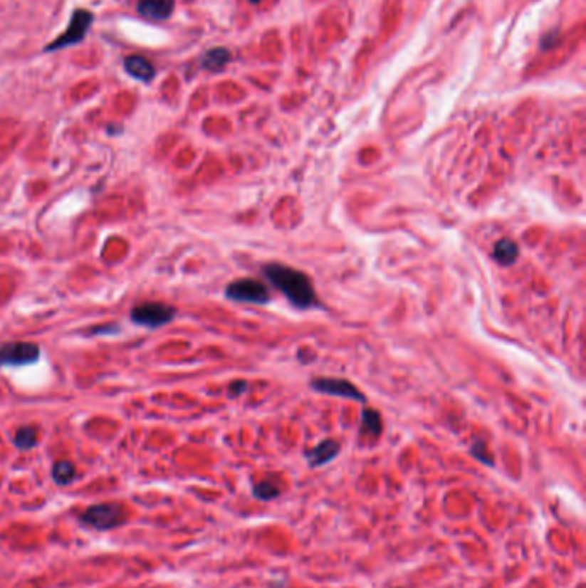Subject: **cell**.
I'll use <instances>...</instances> for the list:
<instances>
[{
	"instance_id": "1",
	"label": "cell",
	"mask_w": 586,
	"mask_h": 588,
	"mask_svg": "<svg viewBox=\"0 0 586 588\" xmlns=\"http://www.w3.org/2000/svg\"><path fill=\"white\" fill-rule=\"evenodd\" d=\"M263 275L277 291L288 298L294 308L308 310L320 305L313 283L305 272L284 263H267L263 267Z\"/></svg>"
},
{
	"instance_id": "2",
	"label": "cell",
	"mask_w": 586,
	"mask_h": 588,
	"mask_svg": "<svg viewBox=\"0 0 586 588\" xmlns=\"http://www.w3.org/2000/svg\"><path fill=\"white\" fill-rule=\"evenodd\" d=\"M127 513L124 506H120L117 503H100L93 504L86 509L85 513L80 516V521L86 527L100 530V532H105V530H114L117 527H122L126 523Z\"/></svg>"
},
{
	"instance_id": "3",
	"label": "cell",
	"mask_w": 586,
	"mask_h": 588,
	"mask_svg": "<svg viewBox=\"0 0 586 588\" xmlns=\"http://www.w3.org/2000/svg\"><path fill=\"white\" fill-rule=\"evenodd\" d=\"M177 310L172 305L159 303V301H148V303L136 305L131 310V322L136 325L147 327V329H159L170 324L176 318Z\"/></svg>"
},
{
	"instance_id": "4",
	"label": "cell",
	"mask_w": 586,
	"mask_h": 588,
	"mask_svg": "<svg viewBox=\"0 0 586 588\" xmlns=\"http://www.w3.org/2000/svg\"><path fill=\"white\" fill-rule=\"evenodd\" d=\"M91 23H93V14H91L90 11L76 9L73 12V16H70L68 30L62 33L61 36H57L52 43H48L47 47H45V51H61V48L73 47V45L81 43V41L85 40V36L88 35Z\"/></svg>"
},
{
	"instance_id": "5",
	"label": "cell",
	"mask_w": 586,
	"mask_h": 588,
	"mask_svg": "<svg viewBox=\"0 0 586 588\" xmlns=\"http://www.w3.org/2000/svg\"><path fill=\"white\" fill-rule=\"evenodd\" d=\"M40 346L30 341H11L0 346V368L28 367L40 359Z\"/></svg>"
},
{
	"instance_id": "6",
	"label": "cell",
	"mask_w": 586,
	"mask_h": 588,
	"mask_svg": "<svg viewBox=\"0 0 586 588\" xmlns=\"http://www.w3.org/2000/svg\"><path fill=\"white\" fill-rule=\"evenodd\" d=\"M226 296L236 303L267 305L270 301V291L261 280L238 279L226 288Z\"/></svg>"
},
{
	"instance_id": "7",
	"label": "cell",
	"mask_w": 586,
	"mask_h": 588,
	"mask_svg": "<svg viewBox=\"0 0 586 588\" xmlns=\"http://www.w3.org/2000/svg\"><path fill=\"white\" fill-rule=\"evenodd\" d=\"M311 387L317 392H322V394L344 397V399L360 401V403L367 401V396H365L355 384L349 382L346 379H328V377H320V379H315L313 382H311Z\"/></svg>"
},
{
	"instance_id": "8",
	"label": "cell",
	"mask_w": 586,
	"mask_h": 588,
	"mask_svg": "<svg viewBox=\"0 0 586 588\" xmlns=\"http://www.w3.org/2000/svg\"><path fill=\"white\" fill-rule=\"evenodd\" d=\"M176 0H140L138 12L147 19H167L172 14Z\"/></svg>"
},
{
	"instance_id": "9",
	"label": "cell",
	"mask_w": 586,
	"mask_h": 588,
	"mask_svg": "<svg viewBox=\"0 0 586 588\" xmlns=\"http://www.w3.org/2000/svg\"><path fill=\"white\" fill-rule=\"evenodd\" d=\"M124 69L135 80L150 83L155 78V68L148 59L141 56H130L124 59Z\"/></svg>"
},
{
	"instance_id": "10",
	"label": "cell",
	"mask_w": 586,
	"mask_h": 588,
	"mask_svg": "<svg viewBox=\"0 0 586 588\" xmlns=\"http://www.w3.org/2000/svg\"><path fill=\"white\" fill-rule=\"evenodd\" d=\"M340 451V446L339 442L332 441V439H327V441H322L317 447H313V449L308 451L306 453V459H308V463L313 468H318L322 465H327V463H330L332 459L339 454Z\"/></svg>"
},
{
	"instance_id": "11",
	"label": "cell",
	"mask_w": 586,
	"mask_h": 588,
	"mask_svg": "<svg viewBox=\"0 0 586 588\" xmlns=\"http://www.w3.org/2000/svg\"><path fill=\"white\" fill-rule=\"evenodd\" d=\"M519 246L513 239H501L493 248V258L504 267H509L518 260Z\"/></svg>"
},
{
	"instance_id": "12",
	"label": "cell",
	"mask_w": 586,
	"mask_h": 588,
	"mask_svg": "<svg viewBox=\"0 0 586 588\" xmlns=\"http://www.w3.org/2000/svg\"><path fill=\"white\" fill-rule=\"evenodd\" d=\"M229 59H231V53H229L227 48H210V51L205 52V56H203L202 68L209 69V71H219V69H222L224 65L227 64Z\"/></svg>"
},
{
	"instance_id": "13",
	"label": "cell",
	"mask_w": 586,
	"mask_h": 588,
	"mask_svg": "<svg viewBox=\"0 0 586 588\" xmlns=\"http://www.w3.org/2000/svg\"><path fill=\"white\" fill-rule=\"evenodd\" d=\"M52 478L57 485H61V487L69 485V483L74 482V478H76V466H74L70 461H64V459H62V461L53 463Z\"/></svg>"
},
{
	"instance_id": "14",
	"label": "cell",
	"mask_w": 586,
	"mask_h": 588,
	"mask_svg": "<svg viewBox=\"0 0 586 588\" xmlns=\"http://www.w3.org/2000/svg\"><path fill=\"white\" fill-rule=\"evenodd\" d=\"M12 442H14V446L18 447L19 451L33 449V447L36 446V442H38V432H36L35 426H19V429L16 430Z\"/></svg>"
},
{
	"instance_id": "15",
	"label": "cell",
	"mask_w": 586,
	"mask_h": 588,
	"mask_svg": "<svg viewBox=\"0 0 586 588\" xmlns=\"http://www.w3.org/2000/svg\"><path fill=\"white\" fill-rule=\"evenodd\" d=\"M361 425H363V432L367 436L378 437L382 434V418L375 409H363V413H361Z\"/></svg>"
},
{
	"instance_id": "16",
	"label": "cell",
	"mask_w": 586,
	"mask_h": 588,
	"mask_svg": "<svg viewBox=\"0 0 586 588\" xmlns=\"http://www.w3.org/2000/svg\"><path fill=\"white\" fill-rule=\"evenodd\" d=\"M278 494H281V487L276 485L273 482H268V480L256 483V485L253 487V495L260 500H272L278 497Z\"/></svg>"
},
{
	"instance_id": "17",
	"label": "cell",
	"mask_w": 586,
	"mask_h": 588,
	"mask_svg": "<svg viewBox=\"0 0 586 588\" xmlns=\"http://www.w3.org/2000/svg\"><path fill=\"white\" fill-rule=\"evenodd\" d=\"M471 454L476 459H480L481 463H485V465H493L492 456H490L487 447H485V444H481V442H478V444L471 447Z\"/></svg>"
},
{
	"instance_id": "18",
	"label": "cell",
	"mask_w": 586,
	"mask_h": 588,
	"mask_svg": "<svg viewBox=\"0 0 586 588\" xmlns=\"http://www.w3.org/2000/svg\"><path fill=\"white\" fill-rule=\"evenodd\" d=\"M244 389H246V384H244L243 380H238V382L231 384L229 391H231V396H239L241 392H244Z\"/></svg>"
}]
</instances>
